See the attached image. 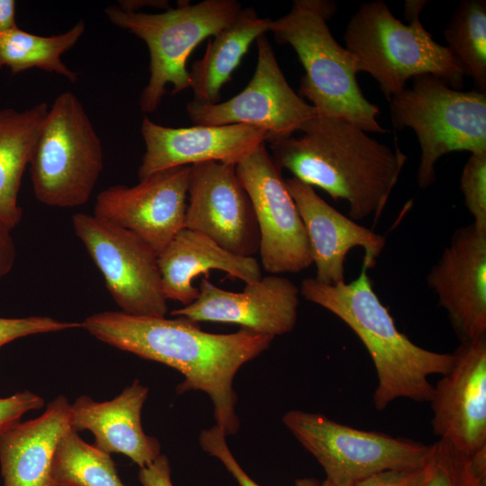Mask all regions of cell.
Listing matches in <instances>:
<instances>
[{
    "instance_id": "cell-1",
    "label": "cell",
    "mask_w": 486,
    "mask_h": 486,
    "mask_svg": "<svg viewBox=\"0 0 486 486\" xmlns=\"http://www.w3.org/2000/svg\"><path fill=\"white\" fill-rule=\"evenodd\" d=\"M81 323L95 338L141 358L162 363L184 377L178 394L202 391L210 396L213 415L225 436L237 433V394L233 380L238 369L269 348L274 338L241 328L213 334L184 317H138L104 311Z\"/></svg>"
},
{
    "instance_id": "cell-2",
    "label": "cell",
    "mask_w": 486,
    "mask_h": 486,
    "mask_svg": "<svg viewBox=\"0 0 486 486\" xmlns=\"http://www.w3.org/2000/svg\"><path fill=\"white\" fill-rule=\"evenodd\" d=\"M300 131L269 142L277 166L334 201H346L350 219L376 221L407 160L396 140L392 149L350 122L320 114Z\"/></svg>"
},
{
    "instance_id": "cell-3",
    "label": "cell",
    "mask_w": 486,
    "mask_h": 486,
    "mask_svg": "<svg viewBox=\"0 0 486 486\" xmlns=\"http://www.w3.org/2000/svg\"><path fill=\"white\" fill-rule=\"evenodd\" d=\"M367 270L363 266L356 280L335 285L306 278L300 293L339 318L365 346L378 380L373 394L377 410L400 398L429 402L434 389L429 377L447 373L454 355L423 348L400 332L373 289Z\"/></svg>"
},
{
    "instance_id": "cell-4",
    "label": "cell",
    "mask_w": 486,
    "mask_h": 486,
    "mask_svg": "<svg viewBox=\"0 0 486 486\" xmlns=\"http://www.w3.org/2000/svg\"><path fill=\"white\" fill-rule=\"evenodd\" d=\"M336 10L328 0H295L287 14L272 21L270 32L278 43L296 52L305 70L299 95L310 100L320 115L346 121L365 132L385 133L377 122L378 106L358 86L357 59L328 29L327 22Z\"/></svg>"
},
{
    "instance_id": "cell-5",
    "label": "cell",
    "mask_w": 486,
    "mask_h": 486,
    "mask_svg": "<svg viewBox=\"0 0 486 486\" xmlns=\"http://www.w3.org/2000/svg\"><path fill=\"white\" fill-rule=\"evenodd\" d=\"M408 22L398 20L382 0L359 5L346 27L344 40L361 72L377 81L388 101L407 87L410 78L425 74L461 90L464 75L447 47L433 39L419 16Z\"/></svg>"
},
{
    "instance_id": "cell-6",
    "label": "cell",
    "mask_w": 486,
    "mask_h": 486,
    "mask_svg": "<svg viewBox=\"0 0 486 486\" xmlns=\"http://www.w3.org/2000/svg\"><path fill=\"white\" fill-rule=\"evenodd\" d=\"M389 109L393 127L410 128L418 138L421 156L417 182L422 189L436 182L435 166L443 156L486 152V93L456 90L425 74L393 95Z\"/></svg>"
},
{
    "instance_id": "cell-7",
    "label": "cell",
    "mask_w": 486,
    "mask_h": 486,
    "mask_svg": "<svg viewBox=\"0 0 486 486\" xmlns=\"http://www.w3.org/2000/svg\"><path fill=\"white\" fill-rule=\"evenodd\" d=\"M236 0L184 2L159 14L126 12L111 5L108 20L141 39L149 51V79L140 97L143 112H154L173 86V94L190 88L186 63L193 50L205 39L230 24L241 10Z\"/></svg>"
},
{
    "instance_id": "cell-8",
    "label": "cell",
    "mask_w": 486,
    "mask_h": 486,
    "mask_svg": "<svg viewBox=\"0 0 486 486\" xmlns=\"http://www.w3.org/2000/svg\"><path fill=\"white\" fill-rule=\"evenodd\" d=\"M36 199L50 207L88 202L104 168L101 140L70 91L58 94L42 123L30 159Z\"/></svg>"
},
{
    "instance_id": "cell-9",
    "label": "cell",
    "mask_w": 486,
    "mask_h": 486,
    "mask_svg": "<svg viewBox=\"0 0 486 486\" xmlns=\"http://www.w3.org/2000/svg\"><path fill=\"white\" fill-rule=\"evenodd\" d=\"M283 422L334 486H354L383 471L423 468L430 455L431 445L357 429L320 413L292 410Z\"/></svg>"
},
{
    "instance_id": "cell-10",
    "label": "cell",
    "mask_w": 486,
    "mask_h": 486,
    "mask_svg": "<svg viewBox=\"0 0 486 486\" xmlns=\"http://www.w3.org/2000/svg\"><path fill=\"white\" fill-rule=\"evenodd\" d=\"M72 225L100 270L121 311L138 317H166V298L158 253L134 233L94 214L76 213Z\"/></svg>"
},
{
    "instance_id": "cell-11",
    "label": "cell",
    "mask_w": 486,
    "mask_h": 486,
    "mask_svg": "<svg viewBox=\"0 0 486 486\" xmlns=\"http://www.w3.org/2000/svg\"><path fill=\"white\" fill-rule=\"evenodd\" d=\"M257 221L259 253L270 274L300 273L312 262L308 235L286 182L265 143L236 165Z\"/></svg>"
},
{
    "instance_id": "cell-12",
    "label": "cell",
    "mask_w": 486,
    "mask_h": 486,
    "mask_svg": "<svg viewBox=\"0 0 486 486\" xmlns=\"http://www.w3.org/2000/svg\"><path fill=\"white\" fill-rule=\"evenodd\" d=\"M257 62L248 85L223 103L186 105L195 125L245 124L265 130L268 142L300 131L317 110L296 94L285 79L266 34L256 40Z\"/></svg>"
},
{
    "instance_id": "cell-13",
    "label": "cell",
    "mask_w": 486,
    "mask_h": 486,
    "mask_svg": "<svg viewBox=\"0 0 486 486\" xmlns=\"http://www.w3.org/2000/svg\"><path fill=\"white\" fill-rule=\"evenodd\" d=\"M184 228L237 256L254 257L259 252L257 221L236 165L208 161L191 166Z\"/></svg>"
},
{
    "instance_id": "cell-14",
    "label": "cell",
    "mask_w": 486,
    "mask_h": 486,
    "mask_svg": "<svg viewBox=\"0 0 486 486\" xmlns=\"http://www.w3.org/2000/svg\"><path fill=\"white\" fill-rule=\"evenodd\" d=\"M190 169L161 170L132 187L112 185L97 195L93 214L134 233L158 255L184 228Z\"/></svg>"
},
{
    "instance_id": "cell-15",
    "label": "cell",
    "mask_w": 486,
    "mask_h": 486,
    "mask_svg": "<svg viewBox=\"0 0 486 486\" xmlns=\"http://www.w3.org/2000/svg\"><path fill=\"white\" fill-rule=\"evenodd\" d=\"M429 400L433 433L469 457L486 447V335L461 342Z\"/></svg>"
},
{
    "instance_id": "cell-16",
    "label": "cell",
    "mask_w": 486,
    "mask_h": 486,
    "mask_svg": "<svg viewBox=\"0 0 486 486\" xmlns=\"http://www.w3.org/2000/svg\"><path fill=\"white\" fill-rule=\"evenodd\" d=\"M427 284L461 342L486 335V230L456 229Z\"/></svg>"
},
{
    "instance_id": "cell-17",
    "label": "cell",
    "mask_w": 486,
    "mask_h": 486,
    "mask_svg": "<svg viewBox=\"0 0 486 486\" xmlns=\"http://www.w3.org/2000/svg\"><path fill=\"white\" fill-rule=\"evenodd\" d=\"M199 291L197 300L171 314L195 322L238 324L273 338L295 327L300 288L284 276H262L257 282L246 284L239 292L223 290L202 278Z\"/></svg>"
},
{
    "instance_id": "cell-18",
    "label": "cell",
    "mask_w": 486,
    "mask_h": 486,
    "mask_svg": "<svg viewBox=\"0 0 486 486\" xmlns=\"http://www.w3.org/2000/svg\"><path fill=\"white\" fill-rule=\"evenodd\" d=\"M140 131L146 150L139 179L167 168L208 161L237 165L268 140L265 130L245 124L172 128L147 116Z\"/></svg>"
},
{
    "instance_id": "cell-19",
    "label": "cell",
    "mask_w": 486,
    "mask_h": 486,
    "mask_svg": "<svg viewBox=\"0 0 486 486\" xmlns=\"http://www.w3.org/2000/svg\"><path fill=\"white\" fill-rule=\"evenodd\" d=\"M285 182L308 235L318 282L328 285L345 282L346 257L356 247L364 250V266H375L386 244L383 236L343 215L310 185L295 177Z\"/></svg>"
},
{
    "instance_id": "cell-20",
    "label": "cell",
    "mask_w": 486,
    "mask_h": 486,
    "mask_svg": "<svg viewBox=\"0 0 486 486\" xmlns=\"http://www.w3.org/2000/svg\"><path fill=\"white\" fill-rule=\"evenodd\" d=\"M148 393V389L135 380L112 400L98 402L81 395L70 405L71 428L91 431L96 448L122 454L143 468L161 454L159 441L145 434L141 425Z\"/></svg>"
},
{
    "instance_id": "cell-21",
    "label": "cell",
    "mask_w": 486,
    "mask_h": 486,
    "mask_svg": "<svg viewBox=\"0 0 486 486\" xmlns=\"http://www.w3.org/2000/svg\"><path fill=\"white\" fill-rule=\"evenodd\" d=\"M70 404L59 395L38 418L0 432L3 486H55L51 465L61 436L71 428Z\"/></svg>"
},
{
    "instance_id": "cell-22",
    "label": "cell",
    "mask_w": 486,
    "mask_h": 486,
    "mask_svg": "<svg viewBox=\"0 0 486 486\" xmlns=\"http://www.w3.org/2000/svg\"><path fill=\"white\" fill-rule=\"evenodd\" d=\"M163 292L167 300L184 306L200 295L194 279L211 270L225 272L246 284L262 278L260 266L255 257L234 255L206 236L184 228L158 256Z\"/></svg>"
},
{
    "instance_id": "cell-23",
    "label": "cell",
    "mask_w": 486,
    "mask_h": 486,
    "mask_svg": "<svg viewBox=\"0 0 486 486\" xmlns=\"http://www.w3.org/2000/svg\"><path fill=\"white\" fill-rule=\"evenodd\" d=\"M272 21L259 17L253 8H244L213 36L202 58L189 71L193 101L202 104L218 103L222 86L230 80L251 43L270 32Z\"/></svg>"
},
{
    "instance_id": "cell-24",
    "label": "cell",
    "mask_w": 486,
    "mask_h": 486,
    "mask_svg": "<svg viewBox=\"0 0 486 486\" xmlns=\"http://www.w3.org/2000/svg\"><path fill=\"white\" fill-rule=\"evenodd\" d=\"M48 111L46 103L23 110L0 107V223L10 230L22 220V178Z\"/></svg>"
},
{
    "instance_id": "cell-25",
    "label": "cell",
    "mask_w": 486,
    "mask_h": 486,
    "mask_svg": "<svg viewBox=\"0 0 486 486\" xmlns=\"http://www.w3.org/2000/svg\"><path fill=\"white\" fill-rule=\"evenodd\" d=\"M85 29L82 19L68 31L52 36L36 35L19 27L0 33V69L7 68L13 74H18L36 68L56 73L75 84L77 74L64 64L61 56L74 47Z\"/></svg>"
},
{
    "instance_id": "cell-26",
    "label": "cell",
    "mask_w": 486,
    "mask_h": 486,
    "mask_svg": "<svg viewBox=\"0 0 486 486\" xmlns=\"http://www.w3.org/2000/svg\"><path fill=\"white\" fill-rule=\"evenodd\" d=\"M51 477L55 486H126L111 455L86 443L72 428L57 445Z\"/></svg>"
},
{
    "instance_id": "cell-27",
    "label": "cell",
    "mask_w": 486,
    "mask_h": 486,
    "mask_svg": "<svg viewBox=\"0 0 486 486\" xmlns=\"http://www.w3.org/2000/svg\"><path fill=\"white\" fill-rule=\"evenodd\" d=\"M447 49L464 76L486 93V2L460 3L444 30Z\"/></svg>"
},
{
    "instance_id": "cell-28",
    "label": "cell",
    "mask_w": 486,
    "mask_h": 486,
    "mask_svg": "<svg viewBox=\"0 0 486 486\" xmlns=\"http://www.w3.org/2000/svg\"><path fill=\"white\" fill-rule=\"evenodd\" d=\"M425 486H486L474 473L470 457L438 439L431 445Z\"/></svg>"
},
{
    "instance_id": "cell-29",
    "label": "cell",
    "mask_w": 486,
    "mask_h": 486,
    "mask_svg": "<svg viewBox=\"0 0 486 486\" xmlns=\"http://www.w3.org/2000/svg\"><path fill=\"white\" fill-rule=\"evenodd\" d=\"M460 189L472 223L486 230V152L470 155L461 174Z\"/></svg>"
},
{
    "instance_id": "cell-30",
    "label": "cell",
    "mask_w": 486,
    "mask_h": 486,
    "mask_svg": "<svg viewBox=\"0 0 486 486\" xmlns=\"http://www.w3.org/2000/svg\"><path fill=\"white\" fill-rule=\"evenodd\" d=\"M225 438L226 436L222 429L215 424L211 428L204 429L201 432L199 442L203 451L215 456L223 464L239 486H260L246 473L234 458ZM320 485V482L314 478L299 479L295 482V486Z\"/></svg>"
},
{
    "instance_id": "cell-31",
    "label": "cell",
    "mask_w": 486,
    "mask_h": 486,
    "mask_svg": "<svg viewBox=\"0 0 486 486\" xmlns=\"http://www.w3.org/2000/svg\"><path fill=\"white\" fill-rule=\"evenodd\" d=\"M81 328L80 322L60 321L48 316L0 317V348L20 338Z\"/></svg>"
},
{
    "instance_id": "cell-32",
    "label": "cell",
    "mask_w": 486,
    "mask_h": 486,
    "mask_svg": "<svg viewBox=\"0 0 486 486\" xmlns=\"http://www.w3.org/2000/svg\"><path fill=\"white\" fill-rule=\"evenodd\" d=\"M43 406L44 400L30 391L0 398V432L18 422L24 413L41 409Z\"/></svg>"
},
{
    "instance_id": "cell-33",
    "label": "cell",
    "mask_w": 486,
    "mask_h": 486,
    "mask_svg": "<svg viewBox=\"0 0 486 486\" xmlns=\"http://www.w3.org/2000/svg\"><path fill=\"white\" fill-rule=\"evenodd\" d=\"M428 464L419 469L388 470L370 475L354 486H425Z\"/></svg>"
},
{
    "instance_id": "cell-34",
    "label": "cell",
    "mask_w": 486,
    "mask_h": 486,
    "mask_svg": "<svg viewBox=\"0 0 486 486\" xmlns=\"http://www.w3.org/2000/svg\"><path fill=\"white\" fill-rule=\"evenodd\" d=\"M139 481L142 486H174L168 458L160 454L150 464L140 468Z\"/></svg>"
},
{
    "instance_id": "cell-35",
    "label": "cell",
    "mask_w": 486,
    "mask_h": 486,
    "mask_svg": "<svg viewBox=\"0 0 486 486\" xmlns=\"http://www.w3.org/2000/svg\"><path fill=\"white\" fill-rule=\"evenodd\" d=\"M11 231L0 223V281L12 270L16 257Z\"/></svg>"
},
{
    "instance_id": "cell-36",
    "label": "cell",
    "mask_w": 486,
    "mask_h": 486,
    "mask_svg": "<svg viewBox=\"0 0 486 486\" xmlns=\"http://www.w3.org/2000/svg\"><path fill=\"white\" fill-rule=\"evenodd\" d=\"M15 1L0 0V33L17 28Z\"/></svg>"
},
{
    "instance_id": "cell-37",
    "label": "cell",
    "mask_w": 486,
    "mask_h": 486,
    "mask_svg": "<svg viewBox=\"0 0 486 486\" xmlns=\"http://www.w3.org/2000/svg\"><path fill=\"white\" fill-rule=\"evenodd\" d=\"M141 6L168 9L166 1H120L118 7L126 12H138Z\"/></svg>"
},
{
    "instance_id": "cell-38",
    "label": "cell",
    "mask_w": 486,
    "mask_h": 486,
    "mask_svg": "<svg viewBox=\"0 0 486 486\" xmlns=\"http://www.w3.org/2000/svg\"><path fill=\"white\" fill-rule=\"evenodd\" d=\"M427 3L428 1H405L404 14L406 19L409 20L414 16H419Z\"/></svg>"
},
{
    "instance_id": "cell-39",
    "label": "cell",
    "mask_w": 486,
    "mask_h": 486,
    "mask_svg": "<svg viewBox=\"0 0 486 486\" xmlns=\"http://www.w3.org/2000/svg\"><path fill=\"white\" fill-rule=\"evenodd\" d=\"M320 486H334V485H332L328 481L325 480L324 482H320Z\"/></svg>"
}]
</instances>
